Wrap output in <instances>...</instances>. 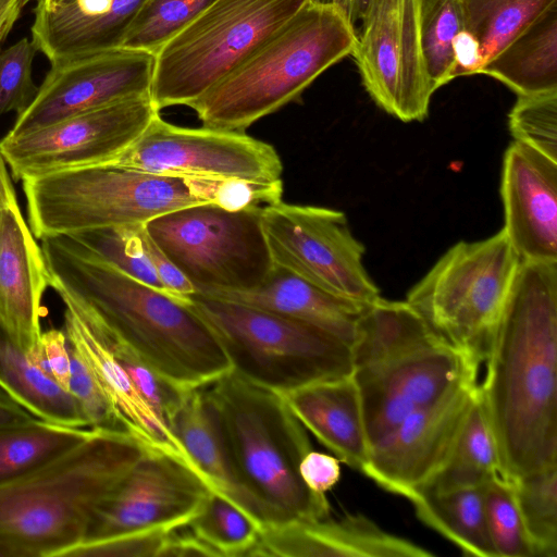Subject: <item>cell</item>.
<instances>
[{
	"instance_id": "obj_1",
	"label": "cell",
	"mask_w": 557,
	"mask_h": 557,
	"mask_svg": "<svg viewBox=\"0 0 557 557\" xmlns=\"http://www.w3.org/2000/svg\"><path fill=\"white\" fill-rule=\"evenodd\" d=\"M484 362L500 475L557 466V261H521Z\"/></svg>"
},
{
	"instance_id": "obj_45",
	"label": "cell",
	"mask_w": 557,
	"mask_h": 557,
	"mask_svg": "<svg viewBox=\"0 0 557 557\" xmlns=\"http://www.w3.org/2000/svg\"><path fill=\"white\" fill-rule=\"evenodd\" d=\"M299 474L310 491L325 495L341 479V461L335 456L311 449L300 461Z\"/></svg>"
},
{
	"instance_id": "obj_30",
	"label": "cell",
	"mask_w": 557,
	"mask_h": 557,
	"mask_svg": "<svg viewBox=\"0 0 557 557\" xmlns=\"http://www.w3.org/2000/svg\"><path fill=\"white\" fill-rule=\"evenodd\" d=\"M94 432L38 418L0 426V487L18 481L64 455Z\"/></svg>"
},
{
	"instance_id": "obj_8",
	"label": "cell",
	"mask_w": 557,
	"mask_h": 557,
	"mask_svg": "<svg viewBox=\"0 0 557 557\" xmlns=\"http://www.w3.org/2000/svg\"><path fill=\"white\" fill-rule=\"evenodd\" d=\"M222 346L232 371L285 394L351 374L350 345L311 324L197 293L187 297Z\"/></svg>"
},
{
	"instance_id": "obj_50",
	"label": "cell",
	"mask_w": 557,
	"mask_h": 557,
	"mask_svg": "<svg viewBox=\"0 0 557 557\" xmlns=\"http://www.w3.org/2000/svg\"><path fill=\"white\" fill-rule=\"evenodd\" d=\"M338 5L355 24L360 22L371 0H321Z\"/></svg>"
},
{
	"instance_id": "obj_28",
	"label": "cell",
	"mask_w": 557,
	"mask_h": 557,
	"mask_svg": "<svg viewBox=\"0 0 557 557\" xmlns=\"http://www.w3.org/2000/svg\"><path fill=\"white\" fill-rule=\"evenodd\" d=\"M0 386L38 419L75 428L87 422L74 397L39 371L0 326Z\"/></svg>"
},
{
	"instance_id": "obj_48",
	"label": "cell",
	"mask_w": 557,
	"mask_h": 557,
	"mask_svg": "<svg viewBox=\"0 0 557 557\" xmlns=\"http://www.w3.org/2000/svg\"><path fill=\"white\" fill-rule=\"evenodd\" d=\"M21 12L18 0H0V47L5 42Z\"/></svg>"
},
{
	"instance_id": "obj_26",
	"label": "cell",
	"mask_w": 557,
	"mask_h": 557,
	"mask_svg": "<svg viewBox=\"0 0 557 557\" xmlns=\"http://www.w3.org/2000/svg\"><path fill=\"white\" fill-rule=\"evenodd\" d=\"M169 429L213 488L262 529L260 511L238 481L202 387L187 393Z\"/></svg>"
},
{
	"instance_id": "obj_14",
	"label": "cell",
	"mask_w": 557,
	"mask_h": 557,
	"mask_svg": "<svg viewBox=\"0 0 557 557\" xmlns=\"http://www.w3.org/2000/svg\"><path fill=\"white\" fill-rule=\"evenodd\" d=\"M352 55L372 100L403 122L423 121L435 92L420 46L419 0H371Z\"/></svg>"
},
{
	"instance_id": "obj_4",
	"label": "cell",
	"mask_w": 557,
	"mask_h": 557,
	"mask_svg": "<svg viewBox=\"0 0 557 557\" xmlns=\"http://www.w3.org/2000/svg\"><path fill=\"white\" fill-rule=\"evenodd\" d=\"M371 447L414 409L478 380L480 366L441 338L406 302L379 298L350 346Z\"/></svg>"
},
{
	"instance_id": "obj_23",
	"label": "cell",
	"mask_w": 557,
	"mask_h": 557,
	"mask_svg": "<svg viewBox=\"0 0 557 557\" xmlns=\"http://www.w3.org/2000/svg\"><path fill=\"white\" fill-rule=\"evenodd\" d=\"M62 330L67 345L84 357L97 376L124 430L152 450L191 462L168 425L141 397L102 334L69 307Z\"/></svg>"
},
{
	"instance_id": "obj_36",
	"label": "cell",
	"mask_w": 557,
	"mask_h": 557,
	"mask_svg": "<svg viewBox=\"0 0 557 557\" xmlns=\"http://www.w3.org/2000/svg\"><path fill=\"white\" fill-rule=\"evenodd\" d=\"M143 225L144 223L109 225L62 236L67 237L90 257L153 288L170 294L143 251L140 244Z\"/></svg>"
},
{
	"instance_id": "obj_43",
	"label": "cell",
	"mask_w": 557,
	"mask_h": 557,
	"mask_svg": "<svg viewBox=\"0 0 557 557\" xmlns=\"http://www.w3.org/2000/svg\"><path fill=\"white\" fill-rule=\"evenodd\" d=\"M27 356L39 371L69 392L72 361L63 330L50 329L41 332L38 342L27 351Z\"/></svg>"
},
{
	"instance_id": "obj_53",
	"label": "cell",
	"mask_w": 557,
	"mask_h": 557,
	"mask_svg": "<svg viewBox=\"0 0 557 557\" xmlns=\"http://www.w3.org/2000/svg\"><path fill=\"white\" fill-rule=\"evenodd\" d=\"M33 0H18L20 8L23 10Z\"/></svg>"
},
{
	"instance_id": "obj_16",
	"label": "cell",
	"mask_w": 557,
	"mask_h": 557,
	"mask_svg": "<svg viewBox=\"0 0 557 557\" xmlns=\"http://www.w3.org/2000/svg\"><path fill=\"white\" fill-rule=\"evenodd\" d=\"M212 490L209 480L191 462L149 449L103 505L83 542L183 528Z\"/></svg>"
},
{
	"instance_id": "obj_32",
	"label": "cell",
	"mask_w": 557,
	"mask_h": 557,
	"mask_svg": "<svg viewBox=\"0 0 557 557\" xmlns=\"http://www.w3.org/2000/svg\"><path fill=\"white\" fill-rule=\"evenodd\" d=\"M459 2L463 29L476 40L484 64L557 0H459Z\"/></svg>"
},
{
	"instance_id": "obj_29",
	"label": "cell",
	"mask_w": 557,
	"mask_h": 557,
	"mask_svg": "<svg viewBox=\"0 0 557 557\" xmlns=\"http://www.w3.org/2000/svg\"><path fill=\"white\" fill-rule=\"evenodd\" d=\"M409 500L422 522L465 555L496 557L486 528L484 485L443 493L422 491Z\"/></svg>"
},
{
	"instance_id": "obj_10",
	"label": "cell",
	"mask_w": 557,
	"mask_h": 557,
	"mask_svg": "<svg viewBox=\"0 0 557 557\" xmlns=\"http://www.w3.org/2000/svg\"><path fill=\"white\" fill-rule=\"evenodd\" d=\"M308 1L214 0L154 54L149 94L154 107H188Z\"/></svg>"
},
{
	"instance_id": "obj_34",
	"label": "cell",
	"mask_w": 557,
	"mask_h": 557,
	"mask_svg": "<svg viewBox=\"0 0 557 557\" xmlns=\"http://www.w3.org/2000/svg\"><path fill=\"white\" fill-rule=\"evenodd\" d=\"M419 28L425 72L436 91L454 79V45L463 30L459 0H419Z\"/></svg>"
},
{
	"instance_id": "obj_49",
	"label": "cell",
	"mask_w": 557,
	"mask_h": 557,
	"mask_svg": "<svg viewBox=\"0 0 557 557\" xmlns=\"http://www.w3.org/2000/svg\"><path fill=\"white\" fill-rule=\"evenodd\" d=\"M16 199V194L9 174V166L0 149V212L5 206Z\"/></svg>"
},
{
	"instance_id": "obj_6",
	"label": "cell",
	"mask_w": 557,
	"mask_h": 557,
	"mask_svg": "<svg viewBox=\"0 0 557 557\" xmlns=\"http://www.w3.org/2000/svg\"><path fill=\"white\" fill-rule=\"evenodd\" d=\"M356 40L355 24L338 5L309 0L188 107L205 127L245 132L298 99L323 72L351 54Z\"/></svg>"
},
{
	"instance_id": "obj_38",
	"label": "cell",
	"mask_w": 557,
	"mask_h": 557,
	"mask_svg": "<svg viewBox=\"0 0 557 557\" xmlns=\"http://www.w3.org/2000/svg\"><path fill=\"white\" fill-rule=\"evenodd\" d=\"M484 513L496 557H533L512 485L502 475L484 485Z\"/></svg>"
},
{
	"instance_id": "obj_47",
	"label": "cell",
	"mask_w": 557,
	"mask_h": 557,
	"mask_svg": "<svg viewBox=\"0 0 557 557\" xmlns=\"http://www.w3.org/2000/svg\"><path fill=\"white\" fill-rule=\"evenodd\" d=\"M35 418L0 386V426L24 423Z\"/></svg>"
},
{
	"instance_id": "obj_41",
	"label": "cell",
	"mask_w": 557,
	"mask_h": 557,
	"mask_svg": "<svg viewBox=\"0 0 557 557\" xmlns=\"http://www.w3.org/2000/svg\"><path fill=\"white\" fill-rule=\"evenodd\" d=\"M69 349L72 361L69 392L84 414L87 428L127 433L87 361L74 348L69 346Z\"/></svg>"
},
{
	"instance_id": "obj_24",
	"label": "cell",
	"mask_w": 557,
	"mask_h": 557,
	"mask_svg": "<svg viewBox=\"0 0 557 557\" xmlns=\"http://www.w3.org/2000/svg\"><path fill=\"white\" fill-rule=\"evenodd\" d=\"M281 395L306 430L341 462L363 472L371 445L360 395L351 374Z\"/></svg>"
},
{
	"instance_id": "obj_40",
	"label": "cell",
	"mask_w": 557,
	"mask_h": 557,
	"mask_svg": "<svg viewBox=\"0 0 557 557\" xmlns=\"http://www.w3.org/2000/svg\"><path fill=\"white\" fill-rule=\"evenodd\" d=\"M27 37L0 52V116L21 114L35 99L38 86L33 79V61L37 53Z\"/></svg>"
},
{
	"instance_id": "obj_5",
	"label": "cell",
	"mask_w": 557,
	"mask_h": 557,
	"mask_svg": "<svg viewBox=\"0 0 557 557\" xmlns=\"http://www.w3.org/2000/svg\"><path fill=\"white\" fill-rule=\"evenodd\" d=\"M233 469L258 507L263 528L330 516L325 495L299 474L312 449L306 428L281 394L230 371L202 387Z\"/></svg>"
},
{
	"instance_id": "obj_21",
	"label": "cell",
	"mask_w": 557,
	"mask_h": 557,
	"mask_svg": "<svg viewBox=\"0 0 557 557\" xmlns=\"http://www.w3.org/2000/svg\"><path fill=\"white\" fill-rule=\"evenodd\" d=\"M17 199L0 212V326L28 351L41 335V300L50 286L40 245Z\"/></svg>"
},
{
	"instance_id": "obj_42",
	"label": "cell",
	"mask_w": 557,
	"mask_h": 557,
	"mask_svg": "<svg viewBox=\"0 0 557 557\" xmlns=\"http://www.w3.org/2000/svg\"><path fill=\"white\" fill-rule=\"evenodd\" d=\"M172 531L152 529L82 542L67 549L62 557L161 556Z\"/></svg>"
},
{
	"instance_id": "obj_12",
	"label": "cell",
	"mask_w": 557,
	"mask_h": 557,
	"mask_svg": "<svg viewBox=\"0 0 557 557\" xmlns=\"http://www.w3.org/2000/svg\"><path fill=\"white\" fill-rule=\"evenodd\" d=\"M261 227L274 265L349 301L381 298L344 212L282 200L262 209Z\"/></svg>"
},
{
	"instance_id": "obj_7",
	"label": "cell",
	"mask_w": 557,
	"mask_h": 557,
	"mask_svg": "<svg viewBox=\"0 0 557 557\" xmlns=\"http://www.w3.org/2000/svg\"><path fill=\"white\" fill-rule=\"evenodd\" d=\"M225 178L162 175L102 164L22 181L28 225L37 239L124 224L212 203L221 207Z\"/></svg>"
},
{
	"instance_id": "obj_33",
	"label": "cell",
	"mask_w": 557,
	"mask_h": 557,
	"mask_svg": "<svg viewBox=\"0 0 557 557\" xmlns=\"http://www.w3.org/2000/svg\"><path fill=\"white\" fill-rule=\"evenodd\" d=\"M215 556H251L261 528L224 495L212 490L186 525Z\"/></svg>"
},
{
	"instance_id": "obj_2",
	"label": "cell",
	"mask_w": 557,
	"mask_h": 557,
	"mask_svg": "<svg viewBox=\"0 0 557 557\" xmlns=\"http://www.w3.org/2000/svg\"><path fill=\"white\" fill-rule=\"evenodd\" d=\"M41 250L50 286L96 319L143 363L185 388H200L232 370L212 330L189 305L101 262L65 236Z\"/></svg>"
},
{
	"instance_id": "obj_19",
	"label": "cell",
	"mask_w": 557,
	"mask_h": 557,
	"mask_svg": "<svg viewBox=\"0 0 557 557\" xmlns=\"http://www.w3.org/2000/svg\"><path fill=\"white\" fill-rule=\"evenodd\" d=\"M504 232L521 261H557V162L513 141L505 151Z\"/></svg>"
},
{
	"instance_id": "obj_22",
	"label": "cell",
	"mask_w": 557,
	"mask_h": 557,
	"mask_svg": "<svg viewBox=\"0 0 557 557\" xmlns=\"http://www.w3.org/2000/svg\"><path fill=\"white\" fill-rule=\"evenodd\" d=\"M145 0H64L37 4L32 42L51 64L121 47Z\"/></svg>"
},
{
	"instance_id": "obj_13",
	"label": "cell",
	"mask_w": 557,
	"mask_h": 557,
	"mask_svg": "<svg viewBox=\"0 0 557 557\" xmlns=\"http://www.w3.org/2000/svg\"><path fill=\"white\" fill-rule=\"evenodd\" d=\"M160 111L150 96L87 110L50 125L5 135L0 149L17 181L48 173L102 165L125 151Z\"/></svg>"
},
{
	"instance_id": "obj_46",
	"label": "cell",
	"mask_w": 557,
	"mask_h": 557,
	"mask_svg": "<svg viewBox=\"0 0 557 557\" xmlns=\"http://www.w3.org/2000/svg\"><path fill=\"white\" fill-rule=\"evenodd\" d=\"M454 78L479 74L483 65L482 54L476 40L465 29L456 38Z\"/></svg>"
},
{
	"instance_id": "obj_39",
	"label": "cell",
	"mask_w": 557,
	"mask_h": 557,
	"mask_svg": "<svg viewBox=\"0 0 557 557\" xmlns=\"http://www.w3.org/2000/svg\"><path fill=\"white\" fill-rule=\"evenodd\" d=\"M508 126L515 141L557 162V89L518 96Z\"/></svg>"
},
{
	"instance_id": "obj_11",
	"label": "cell",
	"mask_w": 557,
	"mask_h": 557,
	"mask_svg": "<svg viewBox=\"0 0 557 557\" xmlns=\"http://www.w3.org/2000/svg\"><path fill=\"white\" fill-rule=\"evenodd\" d=\"M261 211L201 203L164 213L145 225L195 293L240 292L259 286L274 268Z\"/></svg>"
},
{
	"instance_id": "obj_15",
	"label": "cell",
	"mask_w": 557,
	"mask_h": 557,
	"mask_svg": "<svg viewBox=\"0 0 557 557\" xmlns=\"http://www.w3.org/2000/svg\"><path fill=\"white\" fill-rule=\"evenodd\" d=\"M109 165L144 172L272 183L283 163L270 144L245 132L184 127L157 114L143 134Z\"/></svg>"
},
{
	"instance_id": "obj_9",
	"label": "cell",
	"mask_w": 557,
	"mask_h": 557,
	"mask_svg": "<svg viewBox=\"0 0 557 557\" xmlns=\"http://www.w3.org/2000/svg\"><path fill=\"white\" fill-rule=\"evenodd\" d=\"M521 260L502 228L450 247L416 283L406 302L445 342L485 361Z\"/></svg>"
},
{
	"instance_id": "obj_31",
	"label": "cell",
	"mask_w": 557,
	"mask_h": 557,
	"mask_svg": "<svg viewBox=\"0 0 557 557\" xmlns=\"http://www.w3.org/2000/svg\"><path fill=\"white\" fill-rule=\"evenodd\" d=\"M498 475H500L498 450L478 388L447 462L420 492L443 493L479 487Z\"/></svg>"
},
{
	"instance_id": "obj_44",
	"label": "cell",
	"mask_w": 557,
	"mask_h": 557,
	"mask_svg": "<svg viewBox=\"0 0 557 557\" xmlns=\"http://www.w3.org/2000/svg\"><path fill=\"white\" fill-rule=\"evenodd\" d=\"M140 244L152 269L171 295L186 298L195 293L194 286L157 245L145 224L140 230Z\"/></svg>"
},
{
	"instance_id": "obj_17",
	"label": "cell",
	"mask_w": 557,
	"mask_h": 557,
	"mask_svg": "<svg viewBox=\"0 0 557 557\" xmlns=\"http://www.w3.org/2000/svg\"><path fill=\"white\" fill-rule=\"evenodd\" d=\"M154 54L123 47L51 64L9 136L22 135L113 102L150 96Z\"/></svg>"
},
{
	"instance_id": "obj_25",
	"label": "cell",
	"mask_w": 557,
	"mask_h": 557,
	"mask_svg": "<svg viewBox=\"0 0 557 557\" xmlns=\"http://www.w3.org/2000/svg\"><path fill=\"white\" fill-rule=\"evenodd\" d=\"M200 295L243 304L311 324L350 346L358 320L369 306L336 297L276 265L267 280L255 288L208 292Z\"/></svg>"
},
{
	"instance_id": "obj_27",
	"label": "cell",
	"mask_w": 557,
	"mask_h": 557,
	"mask_svg": "<svg viewBox=\"0 0 557 557\" xmlns=\"http://www.w3.org/2000/svg\"><path fill=\"white\" fill-rule=\"evenodd\" d=\"M479 74L502 82L517 96L557 89V2L484 63Z\"/></svg>"
},
{
	"instance_id": "obj_20",
	"label": "cell",
	"mask_w": 557,
	"mask_h": 557,
	"mask_svg": "<svg viewBox=\"0 0 557 557\" xmlns=\"http://www.w3.org/2000/svg\"><path fill=\"white\" fill-rule=\"evenodd\" d=\"M429 549L383 530L368 517L346 515L294 521L261 530L251 556L431 557Z\"/></svg>"
},
{
	"instance_id": "obj_3",
	"label": "cell",
	"mask_w": 557,
	"mask_h": 557,
	"mask_svg": "<svg viewBox=\"0 0 557 557\" xmlns=\"http://www.w3.org/2000/svg\"><path fill=\"white\" fill-rule=\"evenodd\" d=\"M149 449L128 433L94 430L64 455L0 487V539L23 557H62L85 540L98 512Z\"/></svg>"
},
{
	"instance_id": "obj_37",
	"label": "cell",
	"mask_w": 557,
	"mask_h": 557,
	"mask_svg": "<svg viewBox=\"0 0 557 557\" xmlns=\"http://www.w3.org/2000/svg\"><path fill=\"white\" fill-rule=\"evenodd\" d=\"M214 0H145L134 17L123 48L156 54L159 49Z\"/></svg>"
},
{
	"instance_id": "obj_52",
	"label": "cell",
	"mask_w": 557,
	"mask_h": 557,
	"mask_svg": "<svg viewBox=\"0 0 557 557\" xmlns=\"http://www.w3.org/2000/svg\"><path fill=\"white\" fill-rule=\"evenodd\" d=\"M62 1H64V0H37V4L42 5V7H52V5L61 3Z\"/></svg>"
},
{
	"instance_id": "obj_51",
	"label": "cell",
	"mask_w": 557,
	"mask_h": 557,
	"mask_svg": "<svg viewBox=\"0 0 557 557\" xmlns=\"http://www.w3.org/2000/svg\"><path fill=\"white\" fill-rule=\"evenodd\" d=\"M0 557H23V554L17 548L0 539Z\"/></svg>"
},
{
	"instance_id": "obj_18",
	"label": "cell",
	"mask_w": 557,
	"mask_h": 557,
	"mask_svg": "<svg viewBox=\"0 0 557 557\" xmlns=\"http://www.w3.org/2000/svg\"><path fill=\"white\" fill-rule=\"evenodd\" d=\"M478 388L465 382L408 413L371 447L362 473L407 499L423 490L447 462Z\"/></svg>"
},
{
	"instance_id": "obj_35",
	"label": "cell",
	"mask_w": 557,
	"mask_h": 557,
	"mask_svg": "<svg viewBox=\"0 0 557 557\" xmlns=\"http://www.w3.org/2000/svg\"><path fill=\"white\" fill-rule=\"evenodd\" d=\"M510 483L533 557H556L557 466L525 474Z\"/></svg>"
}]
</instances>
